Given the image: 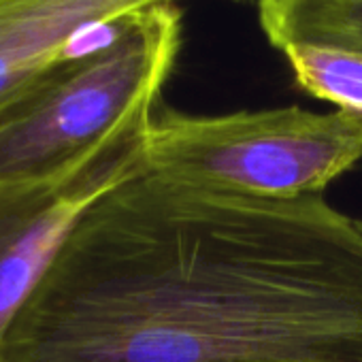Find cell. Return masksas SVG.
I'll use <instances>...</instances> for the list:
<instances>
[{
  "label": "cell",
  "instance_id": "1",
  "mask_svg": "<svg viewBox=\"0 0 362 362\" xmlns=\"http://www.w3.org/2000/svg\"><path fill=\"white\" fill-rule=\"evenodd\" d=\"M0 362H362V218L141 168L71 228Z\"/></svg>",
  "mask_w": 362,
  "mask_h": 362
},
{
  "label": "cell",
  "instance_id": "2",
  "mask_svg": "<svg viewBox=\"0 0 362 362\" xmlns=\"http://www.w3.org/2000/svg\"><path fill=\"white\" fill-rule=\"evenodd\" d=\"M181 45L175 5L136 11L73 52L0 109V186L64 175L151 115Z\"/></svg>",
  "mask_w": 362,
  "mask_h": 362
},
{
  "label": "cell",
  "instance_id": "3",
  "mask_svg": "<svg viewBox=\"0 0 362 362\" xmlns=\"http://www.w3.org/2000/svg\"><path fill=\"white\" fill-rule=\"evenodd\" d=\"M360 160L362 113L343 109L156 111L145 145V168L168 184L264 201L322 197Z\"/></svg>",
  "mask_w": 362,
  "mask_h": 362
},
{
  "label": "cell",
  "instance_id": "4",
  "mask_svg": "<svg viewBox=\"0 0 362 362\" xmlns=\"http://www.w3.org/2000/svg\"><path fill=\"white\" fill-rule=\"evenodd\" d=\"M156 111L126 126L64 175L0 186V360L16 315L77 220L119 181L145 168Z\"/></svg>",
  "mask_w": 362,
  "mask_h": 362
},
{
  "label": "cell",
  "instance_id": "5",
  "mask_svg": "<svg viewBox=\"0 0 362 362\" xmlns=\"http://www.w3.org/2000/svg\"><path fill=\"white\" fill-rule=\"evenodd\" d=\"M177 0H0V109L39 75L73 54V41L92 28Z\"/></svg>",
  "mask_w": 362,
  "mask_h": 362
},
{
  "label": "cell",
  "instance_id": "6",
  "mask_svg": "<svg viewBox=\"0 0 362 362\" xmlns=\"http://www.w3.org/2000/svg\"><path fill=\"white\" fill-rule=\"evenodd\" d=\"M260 26L273 47H328L362 54V0H260Z\"/></svg>",
  "mask_w": 362,
  "mask_h": 362
},
{
  "label": "cell",
  "instance_id": "7",
  "mask_svg": "<svg viewBox=\"0 0 362 362\" xmlns=\"http://www.w3.org/2000/svg\"><path fill=\"white\" fill-rule=\"evenodd\" d=\"M296 86L337 109L362 113V54L292 45L284 49Z\"/></svg>",
  "mask_w": 362,
  "mask_h": 362
},
{
  "label": "cell",
  "instance_id": "8",
  "mask_svg": "<svg viewBox=\"0 0 362 362\" xmlns=\"http://www.w3.org/2000/svg\"><path fill=\"white\" fill-rule=\"evenodd\" d=\"M237 3H241V0H237ZM258 3H260V0H258Z\"/></svg>",
  "mask_w": 362,
  "mask_h": 362
}]
</instances>
